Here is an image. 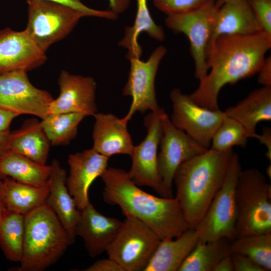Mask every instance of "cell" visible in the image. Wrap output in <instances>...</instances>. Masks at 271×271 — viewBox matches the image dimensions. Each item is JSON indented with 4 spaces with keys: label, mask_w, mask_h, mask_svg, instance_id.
Here are the masks:
<instances>
[{
    "label": "cell",
    "mask_w": 271,
    "mask_h": 271,
    "mask_svg": "<svg viewBox=\"0 0 271 271\" xmlns=\"http://www.w3.org/2000/svg\"><path fill=\"white\" fill-rule=\"evenodd\" d=\"M270 48L271 35L264 32L217 37L207 52L208 72L189 96L203 107L219 109L218 99L221 89L227 84L256 74Z\"/></svg>",
    "instance_id": "1"
},
{
    "label": "cell",
    "mask_w": 271,
    "mask_h": 271,
    "mask_svg": "<svg viewBox=\"0 0 271 271\" xmlns=\"http://www.w3.org/2000/svg\"><path fill=\"white\" fill-rule=\"evenodd\" d=\"M100 177L103 201L119 207L125 216L143 222L161 240L176 237L191 228L175 197H158L143 190L121 169L107 167Z\"/></svg>",
    "instance_id": "2"
},
{
    "label": "cell",
    "mask_w": 271,
    "mask_h": 271,
    "mask_svg": "<svg viewBox=\"0 0 271 271\" xmlns=\"http://www.w3.org/2000/svg\"><path fill=\"white\" fill-rule=\"evenodd\" d=\"M233 153V149L224 151L209 149L177 169L173 179L175 197L191 228L203 217L222 186Z\"/></svg>",
    "instance_id": "3"
},
{
    "label": "cell",
    "mask_w": 271,
    "mask_h": 271,
    "mask_svg": "<svg viewBox=\"0 0 271 271\" xmlns=\"http://www.w3.org/2000/svg\"><path fill=\"white\" fill-rule=\"evenodd\" d=\"M52 209L45 204L25 215L23 252L18 271H42L55 264L72 244Z\"/></svg>",
    "instance_id": "4"
},
{
    "label": "cell",
    "mask_w": 271,
    "mask_h": 271,
    "mask_svg": "<svg viewBox=\"0 0 271 271\" xmlns=\"http://www.w3.org/2000/svg\"><path fill=\"white\" fill-rule=\"evenodd\" d=\"M235 200V238L271 233V185L258 169L241 170L236 186Z\"/></svg>",
    "instance_id": "5"
},
{
    "label": "cell",
    "mask_w": 271,
    "mask_h": 271,
    "mask_svg": "<svg viewBox=\"0 0 271 271\" xmlns=\"http://www.w3.org/2000/svg\"><path fill=\"white\" fill-rule=\"evenodd\" d=\"M241 170L238 155L234 152L222 186L194 228L200 240L209 241L223 238L232 240L235 238L237 215L235 189Z\"/></svg>",
    "instance_id": "6"
},
{
    "label": "cell",
    "mask_w": 271,
    "mask_h": 271,
    "mask_svg": "<svg viewBox=\"0 0 271 271\" xmlns=\"http://www.w3.org/2000/svg\"><path fill=\"white\" fill-rule=\"evenodd\" d=\"M28 21L25 31L36 45L45 52L63 39L80 20L86 17L68 6L47 0H27Z\"/></svg>",
    "instance_id": "7"
},
{
    "label": "cell",
    "mask_w": 271,
    "mask_h": 271,
    "mask_svg": "<svg viewBox=\"0 0 271 271\" xmlns=\"http://www.w3.org/2000/svg\"><path fill=\"white\" fill-rule=\"evenodd\" d=\"M160 241L143 222L125 216L105 252L124 271H144Z\"/></svg>",
    "instance_id": "8"
},
{
    "label": "cell",
    "mask_w": 271,
    "mask_h": 271,
    "mask_svg": "<svg viewBox=\"0 0 271 271\" xmlns=\"http://www.w3.org/2000/svg\"><path fill=\"white\" fill-rule=\"evenodd\" d=\"M162 133L158 155V170L161 181V196L172 197L175 173L179 166L202 154L205 149L185 132L176 128L164 110L161 114Z\"/></svg>",
    "instance_id": "9"
},
{
    "label": "cell",
    "mask_w": 271,
    "mask_h": 271,
    "mask_svg": "<svg viewBox=\"0 0 271 271\" xmlns=\"http://www.w3.org/2000/svg\"><path fill=\"white\" fill-rule=\"evenodd\" d=\"M170 97L173 103L170 118L172 124L199 145L209 149L214 133L226 116L224 111L203 107L177 88L172 90Z\"/></svg>",
    "instance_id": "10"
},
{
    "label": "cell",
    "mask_w": 271,
    "mask_h": 271,
    "mask_svg": "<svg viewBox=\"0 0 271 271\" xmlns=\"http://www.w3.org/2000/svg\"><path fill=\"white\" fill-rule=\"evenodd\" d=\"M217 9L214 3L193 12L167 16L166 26L175 33L186 35L195 65V76L199 80L208 72L207 52L210 46L213 24Z\"/></svg>",
    "instance_id": "11"
},
{
    "label": "cell",
    "mask_w": 271,
    "mask_h": 271,
    "mask_svg": "<svg viewBox=\"0 0 271 271\" xmlns=\"http://www.w3.org/2000/svg\"><path fill=\"white\" fill-rule=\"evenodd\" d=\"M167 52L166 48L160 45L153 51L146 61L139 57L128 59L130 69L122 94L130 96L131 102L128 113L122 118L126 122L137 112L155 111L162 108L158 103L155 84L159 65Z\"/></svg>",
    "instance_id": "12"
},
{
    "label": "cell",
    "mask_w": 271,
    "mask_h": 271,
    "mask_svg": "<svg viewBox=\"0 0 271 271\" xmlns=\"http://www.w3.org/2000/svg\"><path fill=\"white\" fill-rule=\"evenodd\" d=\"M54 98L48 91L30 81L27 72L17 70L0 72V107L17 114H31L43 119Z\"/></svg>",
    "instance_id": "13"
},
{
    "label": "cell",
    "mask_w": 271,
    "mask_h": 271,
    "mask_svg": "<svg viewBox=\"0 0 271 271\" xmlns=\"http://www.w3.org/2000/svg\"><path fill=\"white\" fill-rule=\"evenodd\" d=\"M164 109L151 111L144 118L147 134L138 145L133 146L130 155L131 165L127 172L138 186L152 188L160 196L161 181L158 170V149L162 133L161 114Z\"/></svg>",
    "instance_id": "14"
},
{
    "label": "cell",
    "mask_w": 271,
    "mask_h": 271,
    "mask_svg": "<svg viewBox=\"0 0 271 271\" xmlns=\"http://www.w3.org/2000/svg\"><path fill=\"white\" fill-rule=\"evenodd\" d=\"M58 83L60 93L51 102L48 114L80 112L87 116H93L97 112L96 84L93 78L62 70Z\"/></svg>",
    "instance_id": "15"
},
{
    "label": "cell",
    "mask_w": 271,
    "mask_h": 271,
    "mask_svg": "<svg viewBox=\"0 0 271 271\" xmlns=\"http://www.w3.org/2000/svg\"><path fill=\"white\" fill-rule=\"evenodd\" d=\"M41 50L24 30H0V72L36 69L46 61Z\"/></svg>",
    "instance_id": "16"
},
{
    "label": "cell",
    "mask_w": 271,
    "mask_h": 271,
    "mask_svg": "<svg viewBox=\"0 0 271 271\" xmlns=\"http://www.w3.org/2000/svg\"><path fill=\"white\" fill-rule=\"evenodd\" d=\"M108 159L92 148L69 155L66 185L79 210L90 202L89 187L108 167Z\"/></svg>",
    "instance_id": "17"
},
{
    "label": "cell",
    "mask_w": 271,
    "mask_h": 271,
    "mask_svg": "<svg viewBox=\"0 0 271 271\" xmlns=\"http://www.w3.org/2000/svg\"><path fill=\"white\" fill-rule=\"evenodd\" d=\"M121 224L120 220L98 212L90 202L80 210L75 235L82 238L89 255L94 258L106 251Z\"/></svg>",
    "instance_id": "18"
},
{
    "label": "cell",
    "mask_w": 271,
    "mask_h": 271,
    "mask_svg": "<svg viewBox=\"0 0 271 271\" xmlns=\"http://www.w3.org/2000/svg\"><path fill=\"white\" fill-rule=\"evenodd\" d=\"M261 32L263 31L247 0H228L216 10L209 48L220 36H247Z\"/></svg>",
    "instance_id": "19"
},
{
    "label": "cell",
    "mask_w": 271,
    "mask_h": 271,
    "mask_svg": "<svg viewBox=\"0 0 271 271\" xmlns=\"http://www.w3.org/2000/svg\"><path fill=\"white\" fill-rule=\"evenodd\" d=\"M92 149L109 158L116 154L130 155L134 145L127 129V122L112 113L93 115Z\"/></svg>",
    "instance_id": "20"
},
{
    "label": "cell",
    "mask_w": 271,
    "mask_h": 271,
    "mask_svg": "<svg viewBox=\"0 0 271 271\" xmlns=\"http://www.w3.org/2000/svg\"><path fill=\"white\" fill-rule=\"evenodd\" d=\"M50 165L51 172L48 180L49 194L45 204L55 213L74 243L80 210L68 191L65 170L56 159H53Z\"/></svg>",
    "instance_id": "21"
},
{
    "label": "cell",
    "mask_w": 271,
    "mask_h": 271,
    "mask_svg": "<svg viewBox=\"0 0 271 271\" xmlns=\"http://www.w3.org/2000/svg\"><path fill=\"white\" fill-rule=\"evenodd\" d=\"M199 241L194 228L176 237L161 240L144 271H178Z\"/></svg>",
    "instance_id": "22"
},
{
    "label": "cell",
    "mask_w": 271,
    "mask_h": 271,
    "mask_svg": "<svg viewBox=\"0 0 271 271\" xmlns=\"http://www.w3.org/2000/svg\"><path fill=\"white\" fill-rule=\"evenodd\" d=\"M51 143L36 118L26 119L21 127L11 132L9 150L39 163L46 164Z\"/></svg>",
    "instance_id": "23"
},
{
    "label": "cell",
    "mask_w": 271,
    "mask_h": 271,
    "mask_svg": "<svg viewBox=\"0 0 271 271\" xmlns=\"http://www.w3.org/2000/svg\"><path fill=\"white\" fill-rule=\"evenodd\" d=\"M227 116L241 124L251 133L261 121L271 120V86H262L252 91L236 105L224 111Z\"/></svg>",
    "instance_id": "24"
},
{
    "label": "cell",
    "mask_w": 271,
    "mask_h": 271,
    "mask_svg": "<svg viewBox=\"0 0 271 271\" xmlns=\"http://www.w3.org/2000/svg\"><path fill=\"white\" fill-rule=\"evenodd\" d=\"M49 194L47 183L35 186L3 177V201L6 209L26 215L46 203Z\"/></svg>",
    "instance_id": "25"
},
{
    "label": "cell",
    "mask_w": 271,
    "mask_h": 271,
    "mask_svg": "<svg viewBox=\"0 0 271 271\" xmlns=\"http://www.w3.org/2000/svg\"><path fill=\"white\" fill-rule=\"evenodd\" d=\"M50 172V165L39 163L10 150L0 157V174L22 183L44 185L48 182Z\"/></svg>",
    "instance_id": "26"
},
{
    "label": "cell",
    "mask_w": 271,
    "mask_h": 271,
    "mask_svg": "<svg viewBox=\"0 0 271 271\" xmlns=\"http://www.w3.org/2000/svg\"><path fill=\"white\" fill-rule=\"evenodd\" d=\"M143 32L146 33L151 38L158 41L162 42L165 39L164 29L155 22L151 15L148 0H137V12L134 23L132 26L126 27L124 35L118 43L119 46L127 50V59L141 57L143 51L138 39Z\"/></svg>",
    "instance_id": "27"
},
{
    "label": "cell",
    "mask_w": 271,
    "mask_h": 271,
    "mask_svg": "<svg viewBox=\"0 0 271 271\" xmlns=\"http://www.w3.org/2000/svg\"><path fill=\"white\" fill-rule=\"evenodd\" d=\"M231 241L226 238L209 241L199 240L178 271H212L220 260L231 254Z\"/></svg>",
    "instance_id": "28"
},
{
    "label": "cell",
    "mask_w": 271,
    "mask_h": 271,
    "mask_svg": "<svg viewBox=\"0 0 271 271\" xmlns=\"http://www.w3.org/2000/svg\"><path fill=\"white\" fill-rule=\"evenodd\" d=\"M24 234L25 215L6 209L0 218V247L9 260L20 262Z\"/></svg>",
    "instance_id": "29"
},
{
    "label": "cell",
    "mask_w": 271,
    "mask_h": 271,
    "mask_svg": "<svg viewBox=\"0 0 271 271\" xmlns=\"http://www.w3.org/2000/svg\"><path fill=\"white\" fill-rule=\"evenodd\" d=\"M86 116L80 112L49 113L40 123L51 145L66 146L75 138L78 125Z\"/></svg>",
    "instance_id": "30"
},
{
    "label": "cell",
    "mask_w": 271,
    "mask_h": 271,
    "mask_svg": "<svg viewBox=\"0 0 271 271\" xmlns=\"http://www.w3.org/2000/svg\"><path fill=\"white\" fill-rule=\"evenodd\" d=\"M231 253L245 255L264 271L271 270V233L252 234L231 241Z\"/></svg>",
    "instance_id": "31"
},
{
    "label": "cell",
    "mask_w": 271,
    "mask_h": 271,
    "mask_svg": "<svg viewBox=\"0 0 271 271\" xmlns=\"http://www.w3.org/2000/svg\"><path fill=\"white\" fill-rule=\"evenodd\" d=\"M257 134L250 133L238 121L226 116L214 133L209 149L224 151L232 149L234 146L244 148L248 139H256Z\"/></svg>",
    "instance_id": "32"
},
{
    "label": "cell",
    "mask_w": 271,
    "mask_h": 271,
    "mask_svg": "<svg viewBox=\"0 0 271 271\" xmlns=\"http://www.w3.org/2000/svg\"><path fill=\"white\" fill-rule=\"evenodd\" d=\"M215 0H153L154 6L167 16L179 15L194 11Z\"/></svg>",
    "instance_id": "33"
},
{
    "label": "cell",
    "mask_w": 271,
    "mask_h": 271,
    "mask_svg": "<svg viewBox=\"0 0 271 271\" xmlns=\"http://www.w3.org/2000/svg\"><path fill=\"white\" fill-rule=\"evenodd\" d=\"M262 30L271 35V0H247Z\"/></svg>",
    "instance_id": "34"
},
{
    "label": "cell",
    "mask_w": 271,
    "mask_h": 271,
    "mask_svg": "<svg viewBox=\"0 0 271 271\" xmlns=\"http://www.w3.org/2000/svg\"><path fill=\"white\" fill-rule=\"evenodd\" d=\"M59 3L78 10L86 17H95L109 20H115L118 15L110 10H98L89 8L80 0H47Z\"/></svg>",
    "instance_id": "35"
},
{
    "label": "cell",
    "mask_w": 271,
    "mask_h": 271,
    "mask_svg": "<svg viewBox=\"0 0 271 271\" xmlns=\"http://www.w3.org/2000/svg\"><path fill=\"white\" fill-rule=\"evenodd\" d=\"M233 271H264L249 257L239 253H231Z\"/></svg>",
    "instance_id": "36"
},
{
    "label": "cell",
    "mask_w": 271,
    "mask_h": 271,
    "mask_svg": "<svg viewBox=\"0 0 271 271\" xmlns=\"http://www.w3.org/2000/svg\"><path fill=\"white\" fill-rule=\"evenodd\" d=\"M84 271H124L123 269L115 261L108 257L94 262Z\"/></svg>",
    "instance_id": "37"
},
{
    "label": "cell",
    "mask_w": 271,
    "mask_h": 271,
    "mask_svg": "<svg viewBox=\"0 0 271 271\" xmlns=\"http://www.w3.org/2000/svg\"><path fill=\"white\" fill-rule=\"evenodd\" d=\"M258 74V82L262 86H271V57H266Z\"/></svg>",
    "instance_id": "38"
},
{
    "label": "cell",
    "mask_w": 271,
    "mask_h": 271,
    "mask_svg": "<svg viewBox=\"0 0 271 271\" xmlns=\"http://www.w3.org/2000/svg\"><path fill=\"white\" fill-rule=\"evenodd\" d=\"M18 115L0 107V132L8 131L12 120Z\"/></svg>",
    "instance_id": "39"
},
{
    "label": "cell",
    "mask_w": 271,
    "mask_h": 271,
    "mask_svg": "<svg viewBox=\"0 0 271 271\" xmlns=\"http://www.w3.org/2000/svg\"><path fill=\"white\" fill-rule=\"evenodd\" d=\"M257 139L260 144L264 145L266 148L265 156L270 161L271 160V129L269 127H264L261 134H257Z\"/></svg>",
    "instance_id": "40"
},
{
    "label": "cell",
    "mask_w": 271,
    "mask_h": 271,
    "mask_svg": "<svg viewBox=\"0 0 271 271\" xmlns=\"http://www.w3.org/2000/svg\"><path fill=\"white\" fill-rule=\"evenodd\" d=\"M111 11L118 15L125 12L132 0H108Z\"/></svg>",
    "instance_id": "41"
},
{
    "label": "cell",
    "mask_w": 271,
    "mask_h": 271,
    "mask_svg": "<svg viewBox=\"0 0 271 271\" xmlns=\"http://www.w3.org/2000/svg\"><path fill=\"white\" fill-rule=\"evenodd\" d=\"M212 271H233L231 254L220 260Z\"/></svg>",
    "instance_id": "42"
},
{
    "label": "cell",
    "mask_w": 271,
    "mask_h": 271,
    "mask_svg": "<svg viewBox=\"0 0 271 271\" xmlns=\"http://www.w3.org/2000/svg\"><path fill=\"white\" fill-rule=\"evenodd\" d=\"M11 131L0 132V157L9 150V143Z\"/></svg>",
    "instance_id": "43"
},
{
    "label": "cell",
    "mask_w": 271,
    "mask_h": 271,
    "mask_svg": "<svg viewBox=\"0 0 271 271\" xmlns=\"http://www.w3.org/2000/svg\"><path fill=\"white\" fill-rule=\"evenodd\" d=\"M3 177L0 174V218L6 210L3 196Z\"/></svg>",
    "instance_id": "44"
},
{
    "label": "cell",
    "mask_w": 271,
    "mask_h": 271,
    "mask_svg": "<svg viewBox=\"0 0 271 271\" xmlns=\"http://www.w3.org/2000/svg\"><path fill=\"white\" fill-rule=\"evenodd\" d=\"M228 0H215L214 3L215 7L216 9L219 8L224 3Z\"/></svg>",
    "instance_id": "45"
},
{
    "label": "cell",
    "mask_w": 271,
    "mask_h": 271,
    "mask_svg": "<svg viewBox=\"0 0 271 271\" xmlns=\"http://www.w3.org/2000/svg\"><path fill=\"white\" fill-rule=\"evenodd\" d=\"M266 174L269 179L271 177V166L270 164L267 166L266 169Z\"/></svg>",
    "instance_id": "46"
}]
</instances>
